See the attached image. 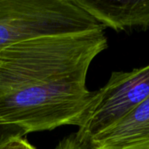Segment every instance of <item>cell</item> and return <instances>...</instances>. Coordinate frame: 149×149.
<instances>
[{"mask_svg": "<svg viewBox=\"0 0 149 149\" xmlns=\"http://www.w3.org/2000/svg\"><path fill=\"white\" fill-rule=\"evenodd\" d=\"M108 46L104 30L24 40L0 51V121L26 134L76 126L93 92L86 76Z\"/></svg>", "mask_w": 149, "mask_h": 149, "instance_id": "obj_1", "label": "cell"}, {"mask_svg": "<svg viewBox=\"0 0 149 149\" xmlns=\"http://www.w3.org/2000/svg\"><path fill=\"white\" fill-rule=\"evenodd\" d=\"M104 29L77 0H0V51L38 37Z\"/></svg>", "mask_w": 149, "mask_h": 149, "instance_id": "obj_2", "label": "cell"}, {"mask_svg": "<svg viewBox=\"0 0 149 149\" xmlns=\"http://www.w3.org/2000/svg\"><path fill=\"white\" fill-rule=\"evenodd\" d=\"M149 98V64L129 72H113L107 84L93 92L77 133L92 139Z\"/></svg>", "mask_w": 149, "mask_h": 149, "instance_id": "obj_3", "label": "cell"}, {"mask_svg": "<svg viewBox=\"0 0 149 149\" xmlns=\"http://www.w3.org/2000/svg\"><path fill=\"white\" fill-rule=\"evenodd\" d=\"M104 28L116 31L149 28V0H77Z\"/></svg>", "mask_w": 149, "mask_h": 149, "instance_id": "obj_4", "label": "cell"}, {"mask_svg": "<svg viewBox=\"0 0 149 149\" xmlns=\"http://www.w3.org/2000/svg\"><path fill=\"white\" fill-rule=\"evenodd\" d=\"M90 141L98 149H149V98Z\"/></svg>", "mask_w": 149, "mask_h": 149, "instance_id": "obj_5", "label": "cell"}, {"mask_svg": "<svg viewBox=\"0 0 149 149\" xmlns=\"http://www.w3.org/2000/svg\"><path fill=\"white\" fill-rule=\"evenodd\" d=\"M54 149H98L90 139L79 135L77 132L64 138Z\"/></svg>", "mask_w": 149, "mask_h": 149, "instance_id": "obj_6", "label": "cell"}, {"mask_svg": "<svg viewBox=\"0 0 149 149\" xmlns=\"http://www.w3.org/2000/svg\"><path fill=\"white\" fill-rule=\"evenodd\" d=\"M24 135H26V134L22 129L16 127L3 124L0 121V145L12 138L24 137Z\"/></svg>", "mask_w": 149, "mask_h": 149, "instance_id": "obj_7", "label": "cell"}, {"mask_svg": "<svg viewBox=\"0 0 149 149\" xmlns=\"http://www.w3.org/2000/svg\"><path fill=\"white\" fill-rule=\"evenodd\" d=\"M0 149H37L32 146L27 140L23 137L12 138L2 145H0Z\"/></svg>", "mask_w": 149, "mask_h": 149, "instance_id": "obj_8", "label": "cell"}]
</instances>
